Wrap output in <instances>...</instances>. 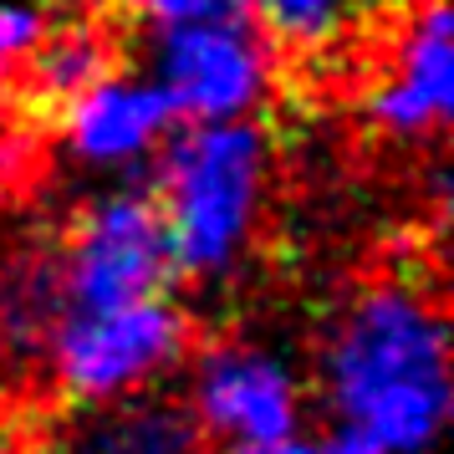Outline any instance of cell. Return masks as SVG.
I'll list each match as a JSON object with an SVG mask.
<instances>
[{"mask_svg":"<svg viewBox=\"0 0 454 454\" xmlns=\"http://www.w3.org/2000/svg\"><path fill=\"white\" fill-rule=\"evenodd\" d=\"M159 92L194 123H235L266 92V51L246 21L164 26Z\"/></svg>","mask_w":454,"mask_h":454,"instance_id":"cell-5","label":"cell"},{"mask_svg":"<svg viewBox=\"0 0 454 454\" xmlns=\"http://www.w3.org/2000/svg\"><path fill=\"white\" fill-rule=\"evenodd\" d=\"M174 118V107L159 87H144V82H113L103 77L98 87H87L77 103L62 113L67 138L72 148L92 159V164H118V159H133L144 153L164 123Z\"/></svg>","mask_w":454,"mask_h":454,"instance_id":"cell-8","label":"cell"},{"mask_svg":"<svg viewBox=\"0 0 454 454\" xmlns=\"http://www.w3.org/2000/svg\"><path fill=\"white\" fill-rule=\"evenodd\" d=\"M235 454H322L311 444H296V439H281V444H261V450H235Z\"/></svg>","mask_w":454,"mask_h":454,"instance_id":"cell-14","label":"cell"},{"mask_svg":"<svg viewBox=\"0 0 454 454\" xmlns=\"http://www.w3.org/2000/svg\"><path fill=\"white\" fill-rule=\"evenodd\" d=\"M337 429L372 454H429L450 413V332L413 281L368 286L327 348Z\"/></svg>","mask_w":454,"mask_h":454,"instance_id":"cell-1","label":"cell"},{"mask_svg":"<svg viewBox=\"0 0 454 454\" xmlns=\"http://www.w3.org/2000/svg\"><path fill=\"white\" fill-rule=\"evenodd\" d=\"M128 11H138L159 26H189V21H246V0H128Z\"/></svg>","mask_w":454,"mask_h":454,"instance_id":"cell-12","label":"cell"},{"mask_svg":"<svg viewBox=\"0 0 454 454\" xmlns=\"http://www.w3.org/2000/svg\"><path fill=\"white\" fill-rule=\"evenodd\" d=\"M194 424L225 434L240 450L281 444L296 429V383L291 372L255 348H215L200 357L194 378Z\"/></svg>","mask_w":454,"mask_h":454,"instance_id":"cell-6","label":"cell"},{"mask_svg":"<svg viewBox=\"0 0 454 454\" xmlns=\"http://www.w3.org/2000/svg\"><path fill=\"white\" fill-rule=\"evenodd\" d=\"M46 36V16L31 5H0V72L26 62V51Z\"/></svg>","mask_w":454,"mask_h":454,"instance_id":"cell-13","label":"cell"},{"mask_svg":"<svg viewBox=\"0 0 454 454\" xmlns=\"http://www.w3.org/2000/svg\"><path fill=\"white\" fill-rule=\"evenodd\" d=\"M113 67V46L92 31V26H62L51 31L21 62V77H16V107L26 113V123L36 128H57L62 113L87 87H98Z\"/></svg>","mask_w":454,"mask_h":454,"instance_id":"cell-9","label":"cell"},{"mask_svg":"<svg viewBox=\"0 0 454 454\" xmlns=\"http://www.w3.org/2000/svg\"><path fill=\"white\" fill-rule=\"evenodd\" d=\"M0 454H21V444H16V434L5 429V424H0Z\"/></svg>","mask_w":454,"mask_h":454,"instance_id":"cell-15","label":"cell"},{"mask_svg":"<svg viewBox=\"0 0 454 454\" xmlns=\"http://www.w3.org/2000/svg\"><path fill=\"white\" fill-rule=\"evenodd\" d=\"M454 103V62H450V5L424 0L398 42L393 72L368 98V123L388 138H424L444 128Z\"/></svg>","mask_w":454,"mask_h":454,"instance_id":"cell-7","label":"cell"},{"mask_svg":"<svg viewBox=\"0 0 454 454\" xmlns=\"http://www.w3.org/2000/svg\"><path fill=\"white\" fill-rule=\"evenodd\" d=\"M67 454H200V424L179 403H128L92 413Z\"/></svg>","mask_w":454,"mask_h":454,"instance_id":"cell-10","label":"cell"},{"mask_svg":"<svg viewBox=\"0 0 454 454\" xmlns=\"http://www.w3.org/2000/svg\"><path fill=\"white\" fill-rule=\"evenodd\" d=\"M189 322L168 296H144L128 307L77 311L51 332V368L72 403H113L144 388L153 372L184 357Z\"/></svg>","mask_w":454,"mask_h":454,"instance_id":"cell-4","label":"cell"},{"mask_svg":"<svg viewBox=\"0 0 454 454\" xmlns=\"http://www.w3.org/2000/svg\"><path fill=\"white\" fill-rule=\"evenodd\" d=\"M51 261H57L67 317L164 296L168 276H174L159 205L153 194H138V189L87 205L51 240Z\"/></svg>","mask_w":454,"mask_h":454,"instance_id":"cell-3","label":"cell"},{"mask_svg":"<svg viewBox=\"0 0 454 454\" xmlns=\"http://www.w3.org/2000/svg\"><path fill=\"white\" fill-rule=\"evenodd\" d=\"M266 179V144L246 123H200L168 148L159 179V220L174 270L209 276L246 246Z\"/></svg>","mask_w":454,"mask_h":454,"instance_id":"cell-2","label":"cell"},{"mask_svg":"<svg viewBox=\"0 0 454 454\" xmlns=\"http://www.w3.org/2000/svg\"><path fill=\"white\" fill-rule=\"evenodd\" d=\"M246 5L291 51H332L372 26L388 0H246Z\"/></svg>","mask_w":454,"mask_h":454,"instance_id":"cell-11","label":"cell"}]
</instances>
